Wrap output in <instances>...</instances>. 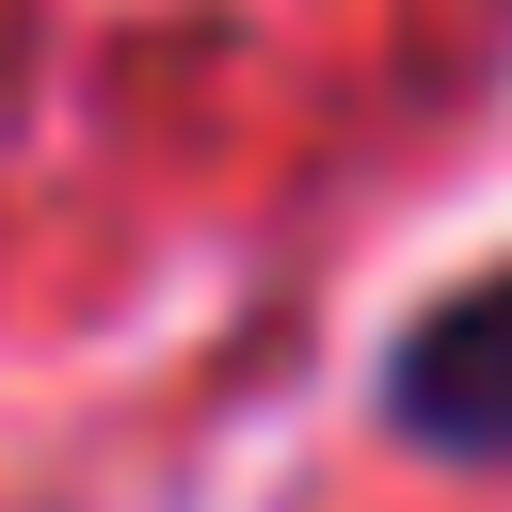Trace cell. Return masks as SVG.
Returning a JSON list of instances; mask_svg holds the SVG:
<instances>
[{"label": "cell", "instance_id": "6da1fadb", "mask_svg": "<svg viewBox=\"0 0 512 512\" xmlns=\"http://www.w3.org/2000/svg\"><path fill=\"white\" fill-rule=\"evenodd\" d=\"M384 432L432 464H512V256L432 288L384 352Z\"/></svg>", "mask_w": 512, "mask_h": 512}]
</instances>
